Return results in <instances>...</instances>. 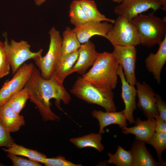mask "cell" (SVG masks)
<instances>
[{
    "mask_svg": "<svg viewBox=\"0 0 166 166\" xmlns=\"http://www.w3.org/2000/svg\"><path fill=\"white\" fill-rule=\"evenodd\" d=\"M112 53L123 69L125 78L130 84L135 85L136 49L134 46H115Z\"/></svg>",
    "mask_w": 166,
    "mask_h": 166,
    "instance_id": "ba28073f",
    "label": "cell"
},
{
    "mask_svg": "<svg viewBox=\"0 0 166 166\" xmlns=\"http://www.w3.org/2000/svg\"><path fill=\"white\" fill-rule=\"evenodd\" d=\"M91 114L99 122V133L101 134L104 133V128L110 124H117L121 128L127 125V120L124 115L123 110L118 112H104L100 110H94L92 111Z\"/></svg>",
    "mask_w": 166,
    "mask_h": 166,
    "instance_id": "d6986e66",
    "label": "cell"
},
{
    "mask_svg": "<svg viewBox=\"0 0 166 166\" xmlns=\"http://www.w3.org/2000/svg\"><path fill=\"white\" fill-rule=\"evenodd\" d=\"M70 91L88 103L102 107L106 111H116L112 91L98 88L82 77L77 78Z\"/></svg>",
    "mask_w": 166,
    "mask_h": 166,
    "instance_id": "277c9868",
    "label": "cell"
},
{
    "mask_svg": "<svg viewBox=\"0 0 166 166\" xmlns=\"http://www.w3.org/2000/svg\"><path fill=\"white\" fill-rule=\"evenodd\" d=\"M10 67L4 43L0 41V79L9 73Z\"/></svg>",
    "mask_w": 166,
    "mask_h": 166,
    "instance_id": "f1b7e54d",
    "label": "cell"
},
{
    "mask_svg": "<svg viewBox=\"0 0 166 166\" xmlns=\"http://www.w3.org/2000/svg\"><path fill=\"white\" fill-rule=\"evenodd\" d=\"M10 132L7 129L0 121V147H9L14 141L10 135Z\"/></svg>",
    "mask_w": 166,
    "mask_h": 166,
    "instance_id": "1f68e13d",
    "label": "cell"
},
{
    "mask_svg": "<svg viewBox=\"0 0 166 166\" xmlns=\"http://www.w3.org/2000/svg\"><path fill=\"white\" fill-rule=\"evenodd\" d=\"M114 24L105 38L113 46H136L140 44L139 34L131 20L118 16Z\"/></svg>",
    "mask_w": 166,
    "mask_h": 166,
    "instance_id": "5b68a950",
    "label": "cell"
},
{
    "mask_svg": "<svg viewBox=\"0 0 166 166\" xmlns=\"http://www.w3.org/2000/svg\"><path fill=\"white\" fill-rule=\"evenodd\" d=\"M29 99V93L27 89L24 87L11 95L6 103L14 111L19 114L25 107L27 100Z\"/></svg>",
    "mask_w": 166,
    "mask_h": 166,
    "instance_id": "4316f807",
    "label": "cell"
},
{
    "mask_svg": "<svg viewBox=\"0 0 166 166\" xmlns=\"http://www.w3.org/2000/svg\"><path fill=\"white\" fill-rule=\"evenodd\" d=\"M156 104L160 117L166 121V104L160 95L156 94Z\"/></svg>",
    "mask_w": 166,
    "mask_h": 166,
    "instance_id": "d6a6232c",
    "label": "cell"
},
{
    "mask_svg": "<svg viewBox=\"0 0 166 166\" xmlns=\"http://www.w3.org/2000/svg\"><path fill=\"white\" fill-rule=\"evenodd\" d=\"M145 142L136 139L133 142L130 149L132 157V166H163L154 159L147 149Z\"/></svg>",
    "mask_w": 166,
    "mask_h": 166,
    "instance_id": "2e32d148",
    "label": "cell"
},
{
    "mask_svg": "<svg viewBox=\"0 0 166 166\" xmlns=\"http://www.w3.org/2000/svg\"><path fill=\"white\" fill-rule=\"evenodd\" d=\"M48 33L50 42L47 52L45 56L38 57L34 60L40 71L41 76L46 79L52 76L61 54L62 41L59 31L54 27L50 29Z\"/></svg>",
    "mask_w": 166,
    "mask_h": 166,
    "instance_id": "8992f818",
    "label": "cell"
},
{
    "mask_svg": "<svg viewBox=\"0 0 166 166\" xmlns=\"http://www.w3.org/2000/svg\"><path fill=\"white\" fill-rule=\"evenodd\" d=\"M78 55V51L65 54H61L52 76L63 83L65 78L70 74V71L77 61Z\"/></svg>",
    "mask_w": 166,
    "mask_h": 166,
    "instance_id": "ffe728a7",
    "label": "cell"
},
{
    "mask_svg": "<svg viewBox=\"0 0 166 166\" xmlns=\"http://www.w3.org/2000/svg\"><path fill=\"white\" fill-rule=\"evenodd\" d=\"M78 52V59L70 71V74L76 72L82 75L93 65L98 53L94 44L90 40L81 44Z\"/></svg>",
    "mask_w": 166,
    "mask_h": 166,
    "instance_id": "5bb4252c",
    "label": "cell"
},
{
    "mask_svg": "<svg viewBox=\"0 0 166 166\" xmlns=\"http://www.w3.org/2000/svg\"><path fill=\"white\" fill-rule=\"evenodd\" d=\"M139 34L140 44L148 48L158 44L166 36V18H160L153 13L140 14L131 20Z\"/></svg>",
    "mask_w": 166,
    "mask_h": 166,
    "instance_id": "3957f363",
    "label": "cell"
},
{
    "mask_svg": "<svg viewBox=\"0 0 166 166\" xmlns=\"http://www.w3.org/2000/svg\"><path fill=\"white\" fill-rule=\"evenodd\" d=\"M119 65L112 53H98L91 68L82 77L98 88L112 90L117 83Z\"/></svg>",
    "mask_w": 166,
    "mask_h": 166,
    "instance_id": "7a4b0ae2",
    "label": "cell"
},
{
    "mask_svg": "<svg viewBox=\"0 0 166 166\" xmlns=\"http://www.w3.org/2000/svg\"><path fill=\"white\" fill-rule=\"evenodd\" d=\"M155 119L142 121L137 117L135 121L134 126L129 128L124 126L121 129L123 133L133 134L136 139L146 142L155 132Z\"/></svg>",
    "mask_w": 166,
    "mask_h": 166,
    "instance_id": "e0dca14e",
    "label": "cell"
},
{
    "mask_svg": "<svg viewBox=\"0 0 166 166\" xmlns=\"http://www.w3.org/2000/svg\"><path fill=\"white\" fill-rule=\"evenodd\" d=\"M159 45L157 52L155 53H150L146 58L145 63L148 71L152 73L157 83L160 84L161 72L166 62V36Z\"/></svg>",
    "mask_w": 166,
    "mask_h": 166,
    "instance_id": "9a60e30c",
    "label": "cell"
},
{
    "mask_svg": "<svg viewBox=\"0 0 166 166\" xmlns=\"http://www.w3.org/2000/svg\"><path fill=\"white\" fill-rule=\"evenodd\" d=\"M3 43L13 74L27 60H34L42 56L43 51V49H41L37 52H32L30 49V45L24 40L17 42L11 39L9 43L6 36Z\"/></svg>",
    "mask_w": 166,
    "mask_h": 166,
    "instance_id": "52a82bcc",
    "label": "cell"
},
{
    "mask_svg": "<svg viewBox=\"0 0 166 166\" xmlns=\"http://www.w3.org/2000/svg\"><path fill=\"white\" fill-rule=\"evenodd\" d=\"M35 67L32 63L22 64L12 78L6 80L0 89V99L6 102L11 95L23 88Z\"/></svg>",
    "mask_w": 166,
    "mask_h": 166,
    "instance_id": "30bf717a",
    "label": "cell"
},
{
    "mask_svg": "<svg viewBox=\"0 0 166 166\" xmlns=\"http://www.w3.org/2000/svg\"><path fill=\"white\" fill-rule=\"evenodd\" d=\"M82 8L90 22H107L114 23L115 20L108 18L101 13L97 9L93 0H78Z\"/></svg>",
    "mask_w": 166,
    "mask_h": 166,
    "instance_id": "603a6c76",
    "label": "cell"
},
{
    "mask_svg": "<svg viewBox=\"0 0 166 166\" xmlns=\"http://www.w3.org/2000/svg\"><path fill=\"white\" fill-rule=\"evenodd\" d=\"M155 132L166 133V121L159 116L156 119Z\"/></svg>",
    "mask_w": 166,
    "mask_h": 166,
    "instance_id": "836d02e7",
    "label": "cell"
},
{
    "mask_svg": "<svg viewBox=\"0 0 166 166\" xmlns=\"http://www.w3.org/2000/svg\"><path fill=\"white\" fill-rule=\"evenodd\" d=\"M7 156L12 161L13 166H41L39 162L29 158L18 156L9 153Z\"/></svg>",
    "mask_w": 166,
    "mask_h": 166,
    "instance_id": "4dcf8cb0",
    "label": "cell"
},
{
    "mask_svg": "<svg viewBox=\"0 0 166 166\" xmlns=\"http://www.w3.org/2000/svg\"><path fill=\"white\" fill-rule=\"evenodd\" d=\"M112 23L107 22H90L72 29L81 44L89 40L93 36L99 35L106 38L109 31L113 27Z\"/></svg>",
    "mask_w": 166,
    "mask_h": 166,
    "instance_id": "4fadbf2b",
    "label": "cell"
},
{
    "mask_svg": "<svg viewBox=\"0 0 166 166\" xmlns=\"http://www.w3.org/2000/svg\"><path fill=\"white\" fill-rule=\"evenodd\" d=\"M69 16L70 22L75 27L90 22L77 0H73L71 3Z\"/></svg>",
    "mask_w": 166,
    "mask_h": 166,
    "instance_id": "484cf974",
    "label": "cell"
},
{
    "mask_svg": "<svg viewBox=\"0 0 166 166\" xmlns=\"http://www.w3.org/2000/svg\"><path fill=\"white\" fill-rule=\"evenodd\" d=\"M81 45L72 29L69 27H66L62 34L61 54H65L77 51Z\"/></svg>",
    "mask_w": 166,
    "mask_h": 166,
    "instance_id": "cb8c5ba5",
    "label": "cell"
},
{
    "mask_svg": "<svg viewBox=\"0 0 166 166\" xmlns=\"http://www.w3.org/2000/svg\"><path fill=\"white\" fill-rule=\"evenodd\" d=\"M101 139L102 136L99 133H91L82 136L71 138L69 140L78 148L91 147L101 152L104 149L101 143Z\"/></svg>",
    "mask_w": 166,
    "mask_h": 166,
    "instance_id": "44dd1931",
    "label": "cell"
},
{
    "mask_svg": "<svg viewBox=\"0 0 166 166\" xmlns=\"http://www.w3.org/2000/svg\"><path fill=\"white\" fill-rule=\"evenodd\" d=\"M46 166H81L80 164H76L66 160L61 156L56 157L48 158L46 157L43 163Z\"/></svg>",
    "mask_w": 166,
    "mask_h": 166,
    "instance_id": "f546056e",
    "label": "cell"
},
{
    "mask_svg": "<svg viewBox=\"0 0 166 166\" xmlns=\"http://www.w3.org/2000/svg\"><path fill=\"white\" fill-rule=\"evenodd\" d=\"M159 1L161 5V9L164 11L166 10V0H157Z\"/></svg>",
    "mask_w": 166,
    "mask_h": 166,
    "instance_id": "e575fe53",
    "label": "cell"
},
{
    "mask_svg": "<svg viewBox=\"0 0 166 166\" xmlns=\"http://www.w3.org/2000/svg\"><path fill=\"white\" fill-rule=\"evenodd\" d=\"M117 73L121 83V97L124 102L125 108L123 113L130 124L135 123L133 116L134 111L136 109V89L135 85H130L126 80L121 66L119 65Z\"/></svg>",
    "mask_w": 166,
    "mask_h": 166,
    "instance_id": "7c38bea8",
    "label": "cell"
},
{
    "mask_svg": "<svg viewBox=\"0 0 166 166\" xmlns=\"http://www.w3.org/2000/svg\"><path fill=\"white\" fill-rule=\"evenodd\" d=\"M161 7L160 3L157 0H123L115 7L114 12L118 16L131 21L149 9L155 12Z\"/></svg>",
    "mask_w": 166,
    "mask_h": 166,
    "instance_id": "9c48e42d",
    "label": "cell"
},
{
    "mask_svg": "<svg viewBox=\"0 0 166 166\" xmlns=\"http://www.w3.org/2000/svg\"><path fill=\"white\" fill-rule=\"evenodd\" d=\"M123 0H112V1L115 2L120 3Z\"/></svg>",
    "mask_w": 166,
    "mask_h": 166,
    "instance_id": "8d00e7d4",
    "label": "cell"
},
{
    "mask_svg": "<svg viewBox=\"0 0 166 166\" xmlns=\"http://www.w3.org/2000/svg\"><path fill=\"white\" fill-rule=\"evenodd\" d=\"M0 121L10 132L19 131L25 124L24 117L16 113L6 103L0 105Z\"/></svg>",
    "mask_w": 166,
    "mask_h": 166,
    "instance_id": "ac0fdd59",
    "label": "cell"
},
{
    "mask_svg": "<svg viewBox=\"0 0 166 166\" xmlns=\"http://www.w3.org/2000/svg\"><path fill=\"white\" fill-rule=\"evenodd\" d=\"M135 85L138 97L137 106L143 111L148 119H156L159 116L156 104V93L145 82L141 83L137 81Z\"/></svg>",
    "mask_w": 166,
    "mask_h": 166,
    "instance_id": "8fae6325",
    "label": "cell"
},
{
    "mask_svg": "<svg viewBox=\"0 0 166 166\" xmlns=\"http://www.w3.org/2000/svg\"><path fill=\"white\" fill-rule=\"evenodd\" d=\"M2 150L8 153L16 156H24L42 164L47 157L46 156L42 153L26 148L14 142L10 146L7 147L6 148H2Z\"/></svg>",
    "mask_w": 166,
    "mask_h": 166,
    "instance_id": "7402d4cb",
    "label": "cell"
},
{
    "mask_svg": "<svg viewBox=\"0 0 166 166\" xmlns=\"http://www.w3.org/2000/svg\"><path fill=\"white\" fill-rule=\"evenodd\" d=\"M109 158L107 160L109 164H114L117 166H132V157L131 150H126L118 145L114 154L108 153Z\"/></svg>",
    "mask_w": 166,
    "mask_h": 166,
    "instance_id": "d4e9b609",
    "label": "cell"
},
{
    "mask_svg": "<svg viewBox=\"0 0 166 166\" xmlns=\"http://www.w3.org/2000/svg\"><path fill=\"white\" fill-rule=\"evenodd\" d=\"M146 142L153 147L156 151L159 162L163 166H165L166 163L162 160L161 155L166 149V133L155 132Z\"/></svg>",
    "mask_w": 166,
    "mask_h": 166,
    "instance_id": "83f0119b",
    "label": "cell"
},
{
    "mask_svg": "<svg viewBox=\"0 0 166 166\" xmlns=\"http://www.w3.org/2000/svg\"><path fill=\"white\" fill-rule=\"evenodd\" d=\"M24 87L29 93L30 101L35 105L45 121H58L60 119L51 110L50 99L55 100V105L61 110V101L65 105L69 104L71 101V97L63 83L53 76L47 79L43 78L40 70L35 67Z\"/></svg>",
    "mask_w": 166,
    "mask_h": 166,
    "instance_id": "6da1fadb",
    "label": "cell"
},
{
    "mask_svg": "<svg viewBox=\"0 0 166 166\" xmlns=\"http://www.w3.org/2000/svg\"><path fill=\"white\" fill-rule=\"evenodd\" d=\"M36 5L40 6L44 3L46 0H33Z\"/></svg>",
    "mask_w": 166,
    "mask_h": 166,
    "instance_id": "d590c367",
    "label": "cell"
}]
</instances>
